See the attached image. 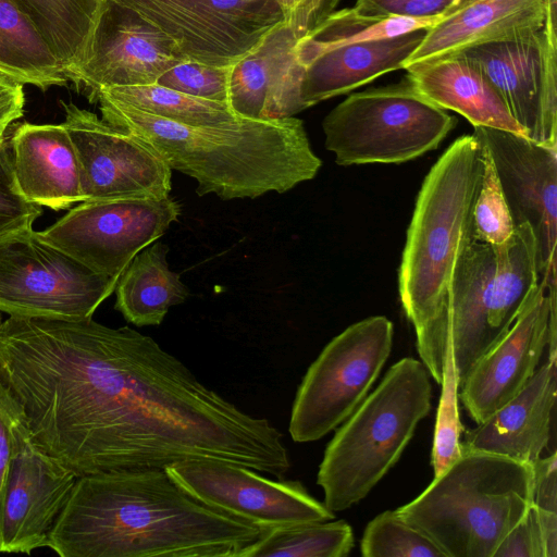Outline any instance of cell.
<instances>
[{"mask_svg":"<svg viewBox=\"0 0 557 557\" xmlns=\"http://www.w3.org/2000/svg\"><path fill=\"white\" fill-rule=\"evenodd\" d=\"M0 381L33 440L77 476L220 460L282 479L283 434L209 388L152 337L92 320L9 317Z\"/></svg>","mask_w":557,"mask_h":557,"instance_id":"cell-1","label":"cell"},{"mask_svg":"<svg viewBox=\"0 0 557 557\" xmlns=\"http://www.w3.org/2000/svg\"><path fill=\"white\" fill-rule=\"evenodd\" d=\"M265 529L199 502L165 469L77 478L47 546L61 557H238Z\"/></svg>","mask_w":557,"mask_h":557,"instance_id":"cell-2","label":"cell"},{"mask_svg":"<svg viewBox=\"0 0 557 557\" xmlns=\"http://www.w3.org/2000/svg\"><path fill=\"white\" fill-rule=\"evenodd\" d=\"M102 120L144 140L170 166L197 181L198 196L222 200L283 194L312 180L322 161L313 152L304 122L249 119L188 126L96 95Z\"/></svg>","mask_w":557,"mask_h":557,"instance_id":"cell-3","label":"cell"},{"mask_svg":"<svg viewBox=\"0 0 557 557\" xmlns=\"http://www.w3.org/2000/svg\"><path fill=\"white\" fill-rule=\"evenodd\" d=\"M483 173V145L458 137L430 169L419 190L398 271V292L416 333L417 351L441 384L448 334L447 295L459 255L472 234Z\"/></svg>","mask_w":557,"mask_h":557,"instance_id":"cell-4","label":"cell"},{"mask_svg":"<svg viewBox=\"0 0 557 557\" xmlns=\"http://www.w3.org/2000/svg\"><path fill=\"white\" fill-rule=\"evenodd\" d=\"M532 503V463L462 450L419 496L395 511L446 557H493Z\"/></svg>","mask_w":557,"mask_h":557,"instance_id":"cell-5","label":"cell"},{"mask_svg":"<svg viewBox=\"0 0 557 557\" xmlns=\"http://www.w3.org/2000/svg\"><path fill=\"white\" fill-rule=\"evenodd\" d=\"M430 377L422 361L400 359L336 430L317 475L331 511L359 503L398 461L431 410Z\"/></svg>","mask_w":557,"mask_h":557,"instance_id":"cell-6","label":"cell"},{"mask_svg":"<svg viewBox=\"0 0 557 557\" xmlns=\"http://www.w3.org/2000/svg\"><path fill=\"white\" fill-rule=\"evenodd\" d=\"M537 286L536 244L528 224L517 226L499 245L470 235L453 273L445 311L459 388L509 331Z\"/></svg>","mask_w":557,"mask_h":557,"instance_id":"cell-7","label":"cell"},{"mask_svg":"<svg viewBox=\"0 0 557 557\" xmlns=\"http://www.w3.org/2000/svg\"><path fill=\"white\" fill-rule=\"evenodd\" d=\"M457 119L423 97L405 75L349 95L322 122L339 165L403 163L434 150Z\"/></svg>","mask_w":557,"mask_h":557,"instance_id":"cell-8","label":"cell"},{"mask_svg":"<svg viewBox=\"0 0 557 557\" xmlns=\"http://www.w3.org/2000/svg\"><path fill=\"white\" fill-rule=\"evenodd\" d=\"M393 335V322L374 315L327 343L297 388L288 426L293 441H318L355 411L388 359Z\"/></svg>","mask_w":557,"mask_h":557,"instance_id":"cell-9","label":"cell"},{"mask_svg":"<svg viewBox=\"0 0 557 557\" xmlns=\"http://www.w3.org/2000/svg\"><path fill=\"white\" fill-rule=\"evenodd\" d=\"M33 228L0 237V311L10 317L81 320L115 289Z\"/></svg>","mask_w":557,"mask_h":557,"instance_id":"cell-10","label":"cell"},{"mask_svg":"<svg viewBox=\"0 0 557 557\" xmlns=\"http://www.w3.org/2000/svg\"><path fill=\"white\" fill-rule=\"evenodd\" d=\"M180 215L171 196L82 201L39 234L94 272L119 277Z\"/></svg>","mask_w":557,"mask_h":557,"instance_id":"cell-11","label":"cell"},{"mask_svg":"<svg viewBox=\"0 0 557 557\" xmlns=\"http://www.w3.org/2000/svg\"><path fill=\"white\" fill-rule=\"evenodd\" d=\"M138 12L188 60L232 66L285 22L276 0H116Z\"/></svg>","mask_w":557,"mask_h":557,"instance_id":"cell-12","label":"cell"},{"mask_svg":"<svg viewBox=\"0 0 557 557\" xmlns=\"http://www.w3.org/2000/svg\"><path fill=\"white\" fill-rule=\"evenodd\" d=\"M61 104L84 201L170 196L172 170L150 146L72 102Z\"/></svg>","mask_w":557,"mask_h":557,"instance_id":"cell-13","label":"cell"},{"mask_svg":"<svg viewBox=\"0 0 557 557\" xmlns=\"http://www.w3.org/2000/svg\"><path fill=\"white\" fill-rule=\"evenodd\" d=\"M165 470L199 502L262 529L335 518L300 481H275L253 469L220 460L184 461Z\"/></svg>","mask_w":557,"mask_h":557,"instance_id":"cell-14","label":"cell"},{"mask_svg":"<svg viewBox=\"0 0 557 557\" xmlns=\"http://www.w3.org/2000/svg\"><path fill=\"white\" fill-rule=\"evenodd\" d=\"M458 55L492 84L527 138L557 148V36L543 27L525 38L472 47Z\"/></svg>","mask_w":557,"mask_h":557,"instance_id":"cell-15","label":"cell"},{"mask_svg":"<svg viewBox=\"0 0 557 557\" xmlns=\"http://www.w3.org/2000/svg\"><path fill=\"white\" fill-rule=\"evenodd\" d=\"M557 277L542 282L504 337L471 369L458 389L470 418L480 423L532 377L543 354L557 355Z\"/></svg>","mask_w":557,"mask_h":557,"instance_id":"cell-16","label":"cell"},{"mask_svg":"<svg viewBox=\"0 0 557 557\" xmlns=\"http://www.w3.org/2000/svg\"><path fill=\"white\" fill-rule=\"evenodd\" d=\"M490 153L515 227L528 224L536 244L539 284L556 277L557 148L492 127H473Z\"/></svg>","mask_w":557,"mask_h":557,"instance_id":"cell-17","label":"cell"},{"mask_svg":"<svg viewBox=\"0 0 557 557\" xmlns=\"http://www.w3.org/2000/svg\"><path fill=\"white\" fill-rule=\"evenodd\" d=\"M185 61L177 44L138 12L102 0L88 58L70 82L89 98L103 88L157 84Z\"/></svg>","mask_w":557,"mask_h":557,"instance_id":"cell-18","label":"cell"},{"mask_svg":"<svg viewBox=\"0 0 557 557\" xmlns=\"http://www.w3.org/2000/svg\"><path fill=\"white\" fill-rule=\"evenodd\" d=\"M77 478L37 445L20 410L0 520V553L29 555L46 547Z\"/></svg>","mask_w":557,"mask_h":557,"instance_id":"cell-19","label":"cell"},{"mask_svg":"<svg viewBox=\"0 0 557 557\" xmlns=\"http://www.w3.org/2000/svg\"><path fill=\"white\" fill-rule=\"evenodd\" d=\"M298 39L284 22L231 67L228 104L249 119H285L307 109L301 98L304 67Z\"/></svg>","mask_w":557,"mask_h":557,"instance_id":"cell-20","label":"cell"},{"mask_svg":"<svg viewBox=\"0 0 557 557\" xmlns=\"http://www.w3.org/2000/svg\"><path fill=\"white\" fill-rule=\"evenodd\" d=\"M557 355L546 361L509 401L466 431L462 450H480L533 463L548 448L554 430Z\"/></svg>","mask_w":557,"mask_h":557,"instance_id":"cell-21","label":"cell"},{"mask_svg":"<svg viewBox=\"0 0 557 557\" xmlns=\"http://www.w3.org/2000/svg\"><path fill=\"white\" fill-rule=\"evenodd\" d=\"M543 0H466L426 30L404 69L481 45L518 40L544 27Z\"/></svg>","mask_w":557,"mask_h":557,"instance_id":"cell-22","label":"cell"},{"mask_svg":"<svg viewBox=\"0 0 557 557\" xmlns=\"http://www.w3.org/2000/svg\"><path fill=\"white\" fill-rule=\"evenodd\" d=\"M8 143L17 187L28 201L57 211L84 201L75 148L63 123H20Z\"/></svg>","mask_w":557,"mask_h":557,"instance_id":"cell-23","label":"cell"},{"mask_svg":"<svg viewBox=\"0 0 557 557\" xmlns=\"http://www.w3.org/2000/svg\"><path fill=\"white\" fill-rule=\"evenodd\" d=\"M426 30L420 29L387 39L349 42L315 52H296L304 67V104L306 108L312 107L347 94L381 75L404 70Z\"/></svg>","mask_w":557,"mask_h":557,"instance_id":"cell-24","label":"cell"},{"mask_svg":"<svg viewBox=\"0 0 557 557\" xmlns=\"http://www.w3.org/2000/svg\"><path fill=\"white\" fill-rule=\"evenodd\" d=\"M406 76L428 100L466 117L473 127L524 136L492 84L460 55L406 66Z\"/></svg>","mask_w":557,"mask_h":557,"instance_id":"cell-25","label":"cell"},{"mask_svg":"<svg viewBox=\"0 0 557 557\" xmlns=\"http://www.w3.org/2000/svg\"><path fill=\"white\" fill-rule=\"evenodd\" d=\"M169 247L152 243L140 250L119 276L115 309L136 326L159 325L169 309L183 304L189 289L168 264Z\"/></svg>","mask_w":557,"mask_h":557,"instance_id":"cell-26","label":"cell"},{"mask_svg":"<svg viewBox=\"0 0 557 557\" xmlns=\"http://www.w3.org/2000/svg\"><path fill=\"white\" fill-rule=\"evenodd\" d=\"M47 41L64 75L88 58L102 0H16Z\"/></svg>","mask_w":557,"mask_h":557,"instance_id":"cell-27","label":"cell"},{"mask_svg":"<svg viewBox=\"0 0 557 557\" xmlns=\"http://www.w3.org/2000/svg\"><path fill=\"white\" fill-rule=\"evenodd\" d=\"M0 71L41 90L69 82L47 41L16 0H0Z\"/></svg>","mask_w":557,"mask_h":557,"instance_id":"cell-28","label":"cell"},{"mask_svg":"<svg viewBox=\"0 0 557 557\" xmlns=\"http://www.w3.org/2000/svg\"><path fill=\"white\" fill-rule=\"evenodd\" d=\"M354 545L345 520L314 521L265 529L238 557H345Z\"/></svg>","mask_w":557,"mask_h":557,"instance_id":"cell-29","label":"cell"},{"mask_svg":"<svg viewBox=\"0 0 557 557\" xmlns=\"http://www.w3.org/2000/svg\"><path fill=\"white\" fill-rule=\"evenodd\" d=\"M456 9L431 17L382 18L360 15L354 8L336 10L313 30L298 39L295 50L297 53H309L349 42L387 39L420 29L429 30Z\"/></svg>","mask_w":557,"mask_h":557,"instance_id":"cell-30","label":"cell"},{"mask_svg":"<svg viewBox=\"0 0 557 557\" xmlns=\"http://www.w3.org/2000/svg\"><path fill=\"white\" fill-rule=\"evenodd\" d=\"M96 95L188 126L216 125L239 116L227 102L193 97L159 84L103 88L89 97V101Z\"/></svg>","mask_w":557,"mask_h":557,"instance_id":"cell-31","label":"cell"},{"mask_svg":"<svg viewBox=\"0 0 557 557\" xmlns=\"http://www.w3.org/2000/svg\"><path fill=\"white\" fill-rule=\"evenodd\" d=\"M360 552L363 557H446L425 534L395 510H385L367 524Z\"/></svg>","mask_w":557,"mask_h":557,"instance_id":"cell-32","label":"cell"},{"mask_svg":"<svg viewBox=\"0 0 557 557\" xmlns=\"http://www.w3.org/2000/svg\"><path fill=\"white\" fill-rule=\"evenodd\" d=\"M442 392L436 413L431 463L434 476L444 472L460 455V435L463 426L458 408V383L451 343L448 339L440 384Z\"/></svg>","mask_w":557,"mask_h":557,"instance_id":"cell-33","label":"cell"},{"mask_svg":"<svg viewBox=\"0 0 557 557\" xmlns=\"http://www.w3.org/2000/svg\"><path fill=\"white\" fill-rule=\"evenodd\" d=\"M515 228L493 161L483 145V173L473 207L472 233L479 240L499 245Z\"/></svg>","mask_w":557,"mask_h":557,"instance_id":"cell-34","label":"cell"},{"mask_svg":"<svg viewBox=\"0 0 557 557\" xmlns=\"http://www.w3.org/2000/svg\"><path fill=\"white\" fill-rule=\"evenodd\" d=\"M231 67L188 60L162 74L157 84L193 97L228 103Z\"/></svg>","mask_w":557,"mask_h":557,"instance_id":"cell-35","label":"cell"},{"mask_svg":"<svg viewBox=\"0 0 557 557\" xmlns=\"http://www.w3.org/2000/svg\"><path fill=\"white\" fill-rule=\"evenodd\" d=\"M42 207L28 201L20 191L11 162L9 143L0 141V237L33 228Z\"/></svg>","mask_w":557,"mask_h":557,"instance_id":"cell-36","label":"cell"},{"mask_svg":"<svg viewBox=\"0 0 557 557\" xmlns=\"http://www.w3.org/2000/svg\"><path fill=\"white\" fill-rule=\"evenodd\" d=\"M466 0H356L354 10L368 17H431L458 8Z\"/></svg>","mask_w":557,"mask_h":557,"instance_id":"cell-37","label":"cell"},{"mask_svg":"<svg viewBox=\"0 0 557 557\" xmlns=\"http://www.w3.org/2000/svg\"><path fill=\"white\" fill-rule=\"evenodd\" d=\"M493 557H545L541 530L532 505L505 535Z\"/></svg>","mask_w":557,"mask_h":557,"instance_id":"cell-38","label":"cell"},{"mask_svg":"<svg viewBox=\"0 0 557 557\" xmlns=\"http://www.w3.org/2000/svg\"><path fill=\"white\" fill-rule=\"evenodd\" d=\"M20 406L0 381V520L15 448V422Z\"/></svg>","mask_w":557,"mask_h":557,"instance_id":"cell-39","label":"cell"},{"mask_svg":"<svg viewBox=\"0 0 557 557\" xmlns=\"http://www.w3.org/2000/svg\"><path fill=\"white\" fill-rule=\"evenodd\" d=\"M297 39L320 25L337 8L341 0H276Z\"/></svg>","mask_w":557,"mask_h":557,"instance_id":"cell-40","label":"cell"},{"mask_svg":"<svg viewBox=\"0 0 557 557\" xmlns=\"http://www.w3.org/2000/svg\"><path fill=\"white\" fill-rule=\"evenodd\" d=\"M533 505L540 509L557 512V454L554 449L547 457L532 463Z\"/></svg>","mask_w":557,"mask_h":557,"instance_id":"cell-41","label":"cell"},{"mask_svg":"<svg viewBox=\"0 0 557 557\" xmlns=\"http://www.w3.org/2000/svg\"><path fill=\"white\" fill-rule=\"evenodd\" d=\"M24 103V84L0 71V141L9 126L23 116Z\"/></svg>","mask_w":557,"mask_h":557,"instance_id":"cell-42","label":"cell"},{"mask_svg":"<svg viewBox=\"0 0 557 557\" xmlns=\"http://www.w3.org/2000/svg\"><path fill=\"white\" fill-rule=\"evenodd\" d=\"M541 530L545 557L557 556V512L546 511L532 504Z\"/></svg>","mask_w":557,"mask_h":557,"instance_id":"cell-43","label":"cell"},{"mask_svg":"<svg viewBox=\"0 0 557 557\" xmlns=\"http://www.w3.org/2000/svg\"><path fill=\"white\" fill-rule=\"evenodd\" d=\"M545 7L544 29L552 36H557V0H543Z\"/></svg>","mask_w":557,"mask_h":557,"instance_id":"cell-44","label":"cell"},{"mask_svg":"<svg viewBox=\"0 0 557 557\" xmlns=\"http://www.w3.org/2000/svg\"><path fill=\"white\" fill-rule=\"evenodd\" d=\"M2 323H3L2 311H0V329H1Z\"/></svg>","mask_w":557,"mask_h":557,"instance_id":"cell-45","label":"cell"}]
</instances>
